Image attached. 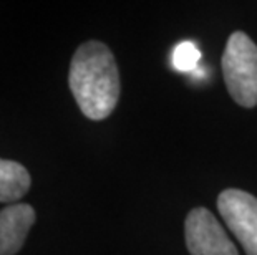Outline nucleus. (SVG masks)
I'll return each mask as SVG.
<instances>
[{
    "mask_svg": "<svg viewBox=\"0 0 257 255\" xmlns=\"http://www.w3.org/2000/svg\"><path fill=\"white\" fill-rule=\"evenodd\" d=\"M68 83L86 118L100 121L110 116L119 100V73L110 48L96 40L80 45L70 65Z\"/></svg>",
    "mask_w": 257,
    "mask_h": 255,
    "instance_id": "obj_1",
    "label": "nucleus"
},
{
    "mask_svg": "<svg viewBox=\"0 0 257 255\" xmlns=\"http://www.w3.org/2000/svg\"><path fill=\"white\" fill-rule=\"evenodd\" d=\"M222 73L229 95L237 105H257V45L244 32L229 37L222 55Z\"/></svg>",
    "mask_w": 257,
    "mask_h": 255,
    "instance_id": "obj_2",
    "label": "nucleus"
},
{
    "mask_svg": "<svg viewBox=\"0 0 257 255\" xmlns=\"http://www.w3.org/2000/svg\"><path fill=\"white\" fill-rule=\"evenodd\" d=\"M224 222L247 255H257V197L240 189H226L217 197Z\"/></svg>",
    "mask_w": 257,
    "mask_h": 255,
    "instance_id": "obj_3",
    "label": "nucleus"
},
{
    "mask_svg": "<svg viewBox=\"0 0 257 255\" xmlns=\"http://www.w3.org/2000/svg\"><path fill=\"white\" fill-rule=\"evenodd\" d=\"M186 245L191 255H239L214 214L196 207L186 219Z\"/></svg>",
    "mask_w": 257,
    "mask_h": 255,
    "instance_id": "obj_4",
    "label": "nucleus"
},
{
    "mask_svg": "<svg viewBox=\"0 0 257 255\" xmlns=\"http://www.w3.org/2000/svg\"><path fill=\"white\" fill-rule=\"evenodd\" d=\"M35 222L29 204H10L0 210V255H15L24 245Z\"/></svg>",
    "mask_w": 257,
    "mask_h": 255,
    "instance_id": "obj_5",
    "label": "nucleus"
},
{
    "mask_svg": "<svg viewBox=\"0 0 257 255\" xmlns=\"http://www.w3.org/2000/svg\"><path fill=\"white\" fill-rule=\"evenodd\" d=\"M32 186L29 171L20 162L0 159V202L17 204Z\"/></svg>",
    "mask_w": 257,
    "mask_h": 255,
    "instance_id": "obj_6",
    "label": "nucleus"
},
{
    "mask_svg": "<svg viewBox=\"0 0 257 255\" xmlns=\"http://www.w3.org/2000/svg\"><path fill=\"white\" fill-rule=\"evenodd\" d=\"M201 60V52L199 48L191 42H183L174 48L173 53V65L178 72L189 73L194 72Z\"/></svg>",
    "mask_w": 257,
    "mask_h": 255,
    "instance_id": "obj_7",
    "label": "nucleus"
}]
</instances>
